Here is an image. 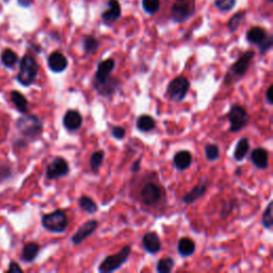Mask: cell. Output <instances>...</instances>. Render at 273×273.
I'll return each mask as SVG.
<instances>
[{
  "mask_svg": "<svg viewBox=\"0 0 273 273\" xmlns=\"http://www.w3.org/2000/svg\"><path fill=\"white\" fill-rule=\"evenodd\" d=\"M269 2H270V3H272V0H269Z\"/></svg>",
  "mask_w": 273,
  "mask_h": 273,
  "instance_id": "ee69618b",
  "label": "cell"
},
{
  "mask_svg": "<svg viewBox=\"0 0 273 273\" xmlns=\"http://www.w3.org/2000/svg\"><path fill=\"white\" fill-rule=\"evenodd\" d=\"M254 57H255V51L253 50H249L242 53L241 56L237 59V61L232 65L231 69H229L228 73L225 76L224 83L228 85L231 84V82L235 77H242V76L247 73L250 64L252 62Z\"/></svg>",
  "mask_w": 273,
  "mask_h": 273,
  "instance_id": "277c9868",
  "label": "cell"
},
{
  "mask_svg": "<svg viewBox=\"0 0 273 273\" xmlns=\"http://www.w3.org/2000/svg\"><path fill=\"white\" fill-rule=\"evenodd\" d=\"M38 72L39 64L36 59L30 56V54H25L20 61L17 79L23 85L29 86L35 82L38 76Z\"/></svg>",
  "mask_w": 273,
  "mask_h": 273,
  "instance_id": "7a4b0ae2",
  "label": "cell"
},
{
  "mask_svg": "<svg viewBox=\"0 0 273 273\" xmlns=\"http://www.w3.org/2000/svg\"><path fill=\"white\" fill-rule=\"evenodd\" d=\"M105 159V151L103 150H96L90 157V167L93 172H97L103 165V161Z\"/></svg>",
  "mask_w": 273,
  "mask_h": 273,
  "instance_id": "f546056e",
  "label": "cell"
},
{
  "mask_svg": "<svg viewBox=\"0 0 273 273\" xmlns=\"http://www.w3.org/2000/svg\"><path fill=\"white\" fill-rule=\"evenodd\" d=\"M204 154L208 161H216L220 157V148L216 144H207L204 148Z\"/></svg>",
  "mask_w": 273,
  "mask_h": 273,
  "instance_id": "1f68e13d",
  "label": "cell"
},
{
  "mask_svg": "<svg viewBox=\"0 0 273 273\" xmlns=\"http://www.w3.org/2000/svg\"><path fill=\"white\" fill-rule=\"evenodd\" d=\"M69 173V162L63 157H56L46 168V177L52 180L67 176Z\"/></svg>",
  "mask_w": 273,
  "mask_h": 273,
  "instance_id": "9c48e42d",
  "label": "cell"
},
{
  "mask_svg": "<svg viewBox=\"0 0 273 273\" xmlns=\"http://www.w3.org/2000/svg\"><path fill=\"white\" fill-rule=\"evenodd\" d=\"M136 127L139 132L148 133V132H151V130L156 127V121H155L154 117L148 115V114L140 115L137 118Z\"/></svg>",
  "mask_w": 273,
  "mask_h": 273,
  "instance_id": "7402d4cb",
  "label": "cell"
},
{
  "mask_svg": "<svg viewBox=\"0 0 273 273\" xmlns=\"http://www.w3.org/2000/svg\"><path fill=\"white\" fill-rule=\"evenodd\" d=\"M177 252L181 257H189L195 253V244L191 238L183 237L177 244Z\"/></svg>",
  "mask_w": 273,
  "mask_h": 273,
  "instance_id": "44dd1931",
  "label": "cell"
},
{
  "mask_svg": "<svg viewBox=\"0 0 273 273\" xmlns=\"http://www.w3.org/2000/svg\"><path fill=\"white\" fill-rule=\"evenodd\" d=\"M98 227V222L96 220H89L82 224L72 237V242L74 245H80L84 240L93 235Z\"/></svg>",
  "mask_w": 273,
  "mask_h": 273,
  "instance_id": "7c38bea8",
  "label": "cell"
},
{
  "mask_svg": "<svg viewBox=\"0 0 273 273\" xmlns=\"http://www.w3.org/2000/svg\"><path fill=\"white\" fill-rule=\"evenodd\" d=\"M130 253H132V247L126 246L117 253L107 256L98 267V272L111 273L118 270L128 260Z\"/></svg>",
  "mask_w": 273,
  "mask_h": 273,
  "instance_id": "3957f363",
  "label": "cell"
},
{
  "mask_svg": "<svg viewBox=\"0 0 273 273\" xmlns=\"http://www.w3.org/2000/svg\"><path fill=\"white\" fill-rule=\"evenodd\" d=\"M272 90H273V86L270 85L268 90L266 91V101L269 105H272L273 104V100L271 98V95H272Z\"/></svg>",
  "mask_w": 273,
  "mask_h": 273,
  "instance_id": "60d3db41",
  "label": "cell"
},
{
  "mask_svg": "<svg viewBox=\"0 0 273 273\" xmlns=\"http://www.w3.org/2000/svg\"><path fill=\"white\" fill-rule=\"evenodd\" d=\"M235 207H236V200L228 201L227 203H225L223 205L222 210H221V218H223V219L227 218L229 215L233 213V210L235 209Z\"/></svg>",
  "mask_w": 273,
  "mask_h": 273,
  "instance_id": "74e56055",
  "label": "cell"
},
{
  "mask_svg": "<svg viewBox=\"0 0 273 273\" xmlns=\"http://www.w3.org/2000/svg\"><path fill=\"white\" fill-rule=\"evenodd\" d=\"M142 203L146 206L156 205L162 198V191L159 186L154 183L145 184L140 190Z\"/></svg>",
  "mask_w": 273,
  "mask_h": 273,
  "instance_id": "30bf717a",
  "label": "cell"
},
{
  "mask_svg": "<svg viewBox=\"0 0 273 273\" xmlns=\"http://www.w3.org/2000/svg\"><path fill=\"white\" fill-rule=\"evenodd\" d=\"M122 9L117 0H109L107 9L102 13V19L107 25H111L121 17Z\"/></svg>",
  "mask_w": 273,
  "mask_h": 273,
  "instance_id": "5bb4252c",
  "label": "cell"
},
{
  "mask_svg": "<svg viewBox=\"0 0 273 273\" xmlns=\"http://www.w3.org/2000/svg\"><path fill=\"white\" fill-rule=\"evenodd\" d=\"M9 272H23V269H21L16 263H12L10 265Z\"/></svg>",
  "mask_w": 273,
  "mask_h": 273,
  "instance_id": "b9f144b4",
  "label": "cell"
},
{
  "mask_svg": "<svg viewBox=\"0 0 273 273\" xmlns=\"http://www.w3.org/2000/svg\"><path fill=\"white\" fill-rule=\"evenodd\" d=\"M215 6L221 12H228L236 6V0H215Z\"/></svg>",
  "mask_w": 273,
  "mask_h": 273,
  "instance_id": "d590c367",
  "label": "cell"
},
{
  "mask_svg": "<svg viewBox=\"0 0 273 273\" xmlns=\"http://www.w3.org/2000/svg\"><path fill=\"white\" fill-rule=\"evenodd\" d=\"M190 89V81L184 77V76H177L172 79L167 88V95L169 100L174 103H180L187 96V93Z\"/></svg>",
  "mask_w": 273,
  "mask_h": 273,
  "instance_id": "52a82bcc",
  "label": "cell"
},
{
  "mask_svg": "<svg viewBox=\"0 0 273 273\" xmlns=\"http://www.w3.org/2000/svg\"><path fill=\"white\" fill-rule=\"evenodd\" d=\"M142 8L148 14H155L160 9V0H142Z\"/></svg>",
  "mask_w": 273,
  "mask_h": 273,
  "instance_id": "e575fe53",
  "label": "cell"
},
{
  "mask_svg": "<svg viewBox=\"0 0 273 273\" xmlns=\"http://www.w3.org/2000/svg\"><path fill=\"white\" fill-rule=\"evenodd\" d=\"M42 225L48 232L54 234L64 233L69 226L68 215L62 209L54 210L42 217Z\"/></svg>",
  "mask_w": 273,
  "mask_h": 273,
  "instance_id": "6da1fadb",
  "label": "cell"
},
{
  "mask_svg": "<svg viewBox=\"0 0 273 273\" xmlns=\"http://www.w3.org/2000/svg\"><path fill=\"white\" fill-rule=\"evenodd\" d=\"M227 118L229 121V132L238 133L249 124L250 115L242 106L233 105L227 113Z\"/></svg>",
  "mask_w": 273,
  "mask_h": 273,
  "instance_id": "ba28073f",
  "label": "cell"
},
{
  "mask_svg": "<svg viewBox=\"0 0 273 273\" xmlns=\"http://www.w3.org/2000/svg\"><path fill=\"white\" fill-rule=\"evenodd\" d=\"M250 150V141L248 138H241L237 142V145L234 150V158L236 161H242Z\"/></svg>",
  "mask_w": 273,
  "mask_h": 273,
  "instance_id": "603a6c76",
  "label": "cell"
},
{
  "mask_svg": "<svg viewBox=\"0 0 273 273\" xmlns=\"http://www.w3.org/2000/svg\"><path fill=\"white\" fill-rule=\"evenodd\" d=\"M267 36V32L264 28L261 27H252L247 34V40L251 44L258 45L259 43L263 41Z\"/></svg>",
  "mask_w": 273,
  "mask_h": 273,
  "instance_id": "d4e9b609",
  "label": "cell"
},
{
  "mask_svg": "<svg viewBox=\"0 0 273 273\" xmlns=\"http://www.w3.org/2000/svg\"><path fill=\"white\" fill-rule=\"evenodd\" d=\"M251 161L259 170H267L269 166V153L266 148L257 147L251 153Z\"/></svg>",
  "mask_w": 273,
  "mask_h": 273,
  "instance_id": "d6986e66",
  "label": "cell"
},
{
  "mask_svg": "<svg viewBox=\"0 0 273 273\" xmlns=\"http://www.w3.org/2000/svg\"><path fill=\"white\" fill-rule=\"evenodd\" d=\"M47 63L49 70L53 73H62L69 67V61L67 57L60 51H53L50 53Z\"/></svg>",
  "mask_w": 273,
  "mask_h": 273,
  "instance_id": "9a60e30c",
  "label": "cell"
},
{
  "mask_svg": "<svg viewBox=\"0 0 273 273\" xmlns=\"http://www.w3.org/2000/svg\"><path fill=\"white\" fill-rule=\"evenodd\" d=\"M83 118L78 110L70 109L63 116V125L69 132H77L82 126Z\"/></svg>",
  "mask_w": 273,
  "mask_h": 273,
  "instance_id": "4fadbf2b",
  "label": "cell"
},
{
  "mask_svg": "<svg viewBox=\"0 0 273 273\" xmlns=\"http://www.w3.org/2000/svg\"><path fill=\"white\" fill-rule=\"evenodd\" d=\"M174 167L178 171H186L190 168L192 163V155L189 150H179L173 158Z\"/></svg>",
  "mask_w": 273,
  "mask_h": 273,
  "instance_id": "ffe728a7",
  "label": "cell"
},
{
  "mask_svg": "<svg viewBox=\"0 0 273 273\" xmlns=\"http://www.w3.org/2000/svg\"><path fill=\"white\" fill-rule=\"evenodd\" d=\"M142 245H143V249L149 254H157L161 250V240L154 232L146 233L143 236Z\"/></svg>",
  "mask_w": 273,
  "mask_h": 273,
  "instance_id": "ac0fdd59",
  "label": "cell"
},
{
  "mask_svg": "<svg viewBox=\"0 0 273 273\" xmlns=\"http://www.w3.org/2000/svg\"><path fill=\"white\" fill-rule=\"evenodd\" d=\"M34 3V0H18V4L21 7H30Z\"/></svg>",
  "mask_w": 273,
  "mask_h": 273,
  "instance_id": "7bdbcfd3",
  "label": "cell"
},
{
  "mask_svg": "<svg viewBox=\"0 0 273 273\" xmlns=\"http://www.w3.org/2000/svg\"><path fill=\"white\" fill-rule=\"evenodd\" d=\"M245 15L246 13L244 12V11H241V12H237L231 17V19L228 20V24H227L229 32H235L238 29V27L240 26V24H241V21L245 18Z\"/></svg>",
  "mask_w": 273,
  "mask_h": 273,
  "instance_id": "836d02e7",
  "label": "cell"
},
{
  "mask_svg": "<svg viewBox=\"0 0 273 273\" xmlns=\"http://www.w3.org/2000/svg\"><path fill=\"white\" fill-rule=\"evenodd\" d=\"M11 98H12V102L19 112H23V113L27 112L28 101L23 94L18 91H13L12 93H11Z\"/></svg>",
  "mask_w": 273,
  "mask_h": 273,
  "instance_id": "83f0119b",
  "label": "cell"
},
{
  "mask_svg": "<svg viewBox=\"0 0 273 273\" xmlns=\"http://www.w3.org/2000/svg\"><path fill=\"white\" fill-rule=\"evenodd\" d=\"M115 68V61L112 58L101 61L97 65V71L94 75V82H102L111 75Z\"/></svg>",
  "mask_w": 273,
  "mask_h": 273,
  "instance_id": "2e32d148",
  "label": "cell"
},
{
  "mask_svg": "<svg viewBox=\"0 0 273 273\" xmlns=\"http://www.w3.org/2000/svg\"><path fill=\"white\" fill-rule=\"evenodd\" d=\"M111 136L116 140H123L126 136V130L122 126H112Z\"/></svg>",
  "mask_w": 273,
  "mask_h": 273,
  "instance_id": "f35d334b",
  "label": "cell"
},
{
  "mask_svg": "<svg viewBox=\"0 0 273 273\" xmlns=\"http://www.w3.org/2000/svg\"><path fill=\"white\" fill-rule=\"evenodd\" d=\"M78 204L80 208L88 215H94L98 210V205L88 195H82L78 201Z\"/></svg>",
  "mask_w": 273,
  "mask_h": 273,
  "instance_id": "484cf974",
  "label": "cell"
},
{
  "mask_svg": "<svg viewBox=\"0 0 273 273\" xmlns=\"http://www.w3.org/2000/svg\"><path fill=\"white\" fill-rule=\"evenodd\" d=\"M272 45H273V38L271 35H267L266 38L258 44L259 53L260 54L267 53L272 48Z\"/></svg>",
  "mask_w": 273,
  "mask_h": 273,
  "instance_id": "8d00e7d4",
  "label": "cell"
},
{
  "mask_svg": "<svg viewBox=\"0 0 273 273\" xmlns=\"http://www.w3.org/2000/svg\"><path fill=\"white\" fill-rule=\"evenodd\" d=\"M2 60L7 68H13L18 61V56L13 50L6 49L2 54Z\"/></svg>",
  "mask_w": 273,
  "mask_h": 273,
  "instance_id": "4dcf8cb0",
  "label": "cell"
},
{
  "mask_svg": "<svg viewBox=\"0 0 273 273\" xmlns=\"http://www.w3.org/2000/svg\"><path fill=\"white\" fill-rule=\"evenodd\" d=\"M207 188H208V181H207V179H204L203 181H201L200 184L196 185L191 191H189L188 193H186L181 198V201L186 205L193 204L194 202H196L199 199H201L202 196L206 193Z\"/></svg>",
  "mask_w": 273,
  "mask_h": 273,
  "instance_id": "e0dca14e",
  "label": "cell"
},
{
  "mask_svg": "<svg viewBox=\"0 0 273 273\" xmlns=\"http://www.w3.org/2000/svg\"><path fill=\"white\" fill-rule=\"evenodd\" d=\"M93 86L98 94L109 98L113 96L119 90L121 82H119L118 79L112 77V76H109L107 79L102 82H94Z\"/></svg>",
  "mask_w": 273,
  "mask_h": 273,
  "instance_id": "8fae6325",
  "label": "cell"
},
{
  "mask_svg": "<svg viewBox=\"0 0 273 273\" xmlns=\"http://www.w3.org/2000/svg\"><path fill=\"white\" fill-rule=\"evenodd\" d=\"M40 252V246L37 242H29L27 244L24 249H23V260L27 261V263H31V261H34L38 254Z\"/></svg>",
  "mask_w": 273,
  "mask_h": 273,
  "instance_id": "4316f807",
  "label": "cell"
},
{
  "mask_svg": "<svg viewBox=\"0 0 273 273\" xmlns=\"http://www.w3.org/2000/svg\"><path fill=\"white\" fill-rule=\"evenodd\" d=\"M82 49L86 54H93L101 46V42L93 36H84L82 38Z\"/></svg>",
  "mask_w": 273,
  "mask_h": 273,
  "instance_id": "cb8c5ba5",
  "label": "cell"
},
{
  "mask_svg": "<svg viewBox=\"0 0 273 273\" xmlns=\"http://www.w3.org/2000/svg\"><path fill=\"white\" fill-rule=\"evenodd\" d=\"M272 207L273 203L270 202L265 209L263 217H261V225H263L266 229H271L273 225V217H272Z\"/></svg>",
  "mask_w": 273,
  "mask_h": 273,
  "instance_id": "d6a6232c",
  "label": "cell"
},
{
  "mask_svg": "<svg viewBox=\"0 0 273 273\" xmlns=\"http://www.w3.org/2000/svg\"><path fill=\"white\" fill-rule=\"evenodd\" d=\"M195 13V0H175L171 8V17L176 23L183 24Z\"/></svg>",
  "mask_w": 273,
  "mask_h": 273,
  "instance_id": "5b68a950",
  "label": "cell"
},
{
  "mask_svg": "<svg viewBox=\"0 0 273 273\" xmlns=\"http://www.w3.org/2000/svg\"><path fill=\"white\" fill-rule=\"evenodd\" d=\"M175 266V261L171 257H165L158 260L156 270L158 273H170Z\"/></svg>",
  "mask_w": 273,
  "mask_h": 273,
  "instance_id": "f1b7e54d",
  "label": "cell"
},
{
  "mask_svg": "<svg viewBox=\"0 0 273 273\" xmlns=\"http://www.w3.org/2000/svg\"><path fill=\"white\" fill-rule=\"evenodd\" d=\"M17 128L20 134L29 139L38 138L43 130V124L37 115H25L17 122Z\"/></svg>",
  "mask_w": 273,
  "mask_h": 273,
  "instance_id": "8992f818",
  "label": "cell"
},
{
  "mask_svg": "<svg viewBox=\"0 0 273 273\" xmlns=\"http://www.w3.org/2000/svg\"><path fill=\"white\" fill-rule=\"evenodd\" d=\"M140 169H141V158H139L134 162V165L130 168V170H132L133 173H137L140 171Z\"/></svg>",
  "mask_w": 273,
  "mask_h": 273,
  "instance_id": "ab89813d",
  "label": "cell"
}]
</instances>
